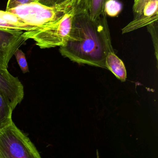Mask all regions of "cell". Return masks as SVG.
Segmentation results:
<instances>
[{
  "mask_svg": "<svg viewBox=\"0 0 158 158\" xmlns=\"http://www.w3.org/2000/svg\"><path fill=\"white\" fill-rule=\"evenodd\" d=\"M110 0H85V4L91 20L98 18L105 14L106 3Z\"/></svg>",
  "mask_w": 158,
  "mask_h": 158,
  "instance_id": "11",
  "label": "cell"
},
{
  "mask_svg": "<svg viewBox=\"0 0 158 158\" xmlns=\"http://www.w3.org/2000/svg\"><path fill=\"white\" fill-rule=\"evenodd\" d=\"M106 14L91 20L87 9L74 12L69 39L60 47L63 57L79 64L106 68L109 52H114Z\"/></svg>",
  "mask_w": 158,
  "mask_h": 158,
  "instance_id": "1",
  "label": "cell"
},
{
  "mask_svg": "<svg viewBox=\"0 0 158 158\" xmlns=\"http://www.w3.org/2000/svg\"><path fill=\"white\" fill-rule=\"evenodd\" d=\"M69 6L74 12L86 9L85 0H70Z\"/></svg>",
  "mask_w": 158,
  "mask_h": 158,
  "instance_id": "15",
  "label": "cell"
},
{
  "mask_svg": "<svg viewBox=\"0 0 158 158\" xmlns=\"http://www.w3.org/2000/svg\"><path fill=\"white\" fill-rule=\"evenodd\" d=\"M70 9L67 3L48 7L34 2L7 11L20 17L27 24L41 27L55 22Z\"/></svg>",
  "mask_w": 158,
  "mask_h": 158,
  "instance_id": "4",
  "label": "cell"
},
{
  "mask_svg": "<svg viewBox=\"0 0 158 158\" xmlns=\"http://www.w3.org/2000/svg\"><path fill=\"white\" fill-rule=\"evenodd\" d=\"M24 32L0 28V68L8 69L9 62L16 50L27 40Z\"/></svg>",
  "mask_w": 158,
  "mask_h": 158,
  "instance_id": "6",
  "label": "cell"
},
{
  "mask_svg": "<svg viewBox=\"0 0 158 158\" xmlns=\"http://www.w3.org/2000/svg\"><path fill=\"white\" fill-rule=\"evenodd\" d=\"M106 68L111 71L118 79L125 81L127 78L125 66L123 61L118 58L114 52H109L105 61Z\"/></svg>",
  "mask_w": 158,
  "mask_h": 158,
  "instance_id": "9",
  "label": "cell"
},
{
  "mask_svg": "<svg viewBox=\"0 0 158 158\" xmlns=\"http://www.w3.org/2000/svg\"><path fill=\"white\" fill-rule=\"evenodd\" d=\"M14 55L23 73H29V67L25 54L19 48L16 50Z\"/></svg>",
  "mask_w": 158,
  "mask_h": 158,
  "instance_id": "14",
  "label": "cell"
},
{
  "mask_svg": "<svg viewBox=\"0 0 158 158\" xmlns=\"http://www.w3.org/2000/svg\"><path fill=\"white\" fill-rule=\"evenodd\" d=\"M13 110L10 102L0 90V129L12 122Z\"/></svg>",
  "mask_w": 158,
  "mask_h": 158,
  "instance_id": "10",
  "label": "cell"
},
{
  "mask_svg": "<svg viewBox=\"0 0 158 158\" xmlns=\"http://www.w3.org/2000/svg\"><path fill=\"white\" fill-rule=\"evenodd\" d=\"M28 136L13 121L0 129V158H40Z\"/></svg>",
  "mask_w": 158,
  "mask_h": 158,
  "instance_id": "2",
  "label": "cell"
},
{
  "mask_svg": "<svg viewBox=\"0 0 158 158\" xmlns=\"http://www.w3.org/2000/svg\"><path fill=\"white\" fill-rule=\"evenodd\" d=\"M0 90L8 101L13 110L24 98V86L17 77L8 69L0 68Z\"/></svg>",
  "mask_w": 158,
  "mask_h": 158,
  "instance_id": "7",
  "label": "cell"
},
{
  "mask_svg": "<svg viewBox=\"0 0 158 158\" xmlns=\"http://www.w3.org/2000/svg\"><path fill=\"white\" fill-rule=\"evenodd\" d=\"M35 2V0H9L7 3L6 11L13 9L17 6L27 4Z\"/></svg>",
  "mask_w": 158,
  "mask_h": 158,
  "instance_id": "17",
  "label": "cell"
},
{
  "mask_svg": "<svg viewBox=\"0 0 158 158\" xmlns=\"http://www.w3.org/2000/svg\"><path fill=\"white\" fill-rule=\"evenodd\" d=\"M133 19L122 29L123 34L133 32L158 21V0H134Z\"/></svg>",
  "mask_w": 158,
  "mask_h": 158,
  "instance_id": "5",
  "label": "cell"
},
{
  "mask_svg": "<svg viewBox=\"0 0 158 158\" xmlns=\"http://www.w3.org/2000/svg\"><path fill=\"white\" fill-rule=\"evenodd\" d=\"M148 32L151 37L152 44L155 51L156 59H158V21L152 23L146 26Z\"/></svg>",
  "mask_w": 158,
  "mask_h": 158,
  "instance_id": "13",
  "label": "cell"
},
{
  "mask_svg": "<svg viewBox=\"0 0 158 158\" xmlns=\"http://www.w3.org/2000/svg\"><path fill=\"white\" fill-rule=\"evenodd\" d=\"M39 28L27 24L20 17L8 11L0 10V28L28 31Z\"/></svg>",
  "mask_w": 158,
  "mask_h": 158,
  "instance_id": "8",
  "label": "cell"
},
{
  "mask_svg": "<svg viewBox=\"0 0 158 158\" xmlns=\"http://www.w3.org/2000/svg\"><path fill=\"white\" fill-rule=\"evenodd\" d=\"M73 14L71 9L55 22L35 30L25 31L24 35L27 40H33L41 49L61 47L69 39Z\"/></svg>",
  "mask_w": 158,
  "mask_h": 158,
  "instance_id": "3",
  "label": "cell"
},
{
  "mask_svg": "<svg viewBox=\"0 0 158 158\" xmlns=\"http://www.w3.org/2000/svg\"><path fill=\"white\" fill-rule=\"evenodd\" d=\"M123 6L117 0H110L106 3L105 13L107 16L115 17L121 12Z\"/></svg>",
  "mask_w": 158,
  "mask_h": 158,
  "instance_id": "12",
  "label": "cell"
},
{
  "mask_svg": "<svg viewBox=\"0 0 158 158\" xmlns=\"http://www.w3.org/2000/svg\"><path fill=\"white\" fill-rule=\"evenodd\" d=\"M69 1L70 0H35V2L48 7H55L64 3H67L69 5Z\"/></svg>",
  "mask_w": 158,
  "mask_h": 158,
  "instance_id": "16",
  "label": "cell"
}]
</instances>
